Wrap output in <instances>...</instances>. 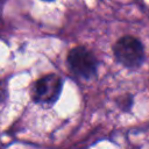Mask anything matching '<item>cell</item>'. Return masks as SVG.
Segmentation results:
<instances>
[{"instance_id":"obj_1","label":"cell","mask_w":149,"mask_h":149,"mask_svg":"<svg viewBox=\"0 0 149 149\" xmlns=\"http://www.w3.org/2000/svg\"><path fill=\"white\" fill-rule=\"evenodd\" d=\"M113 52L115 59L128 69H136L144 61V48L142 43L130 35L120 37L113 47Z\"/></svg>"},{"instance_id":"obj_2","label":"cell","mask_w":149,"mask_h":149,"mask_svg":"<svg viewBox=\"0 0 149 149\" xmlns=\"http://www.w3.org/2000/svg\"><path fill=\"white\" fill-rule=\"evenodd\" d=\"M63 79L55 73L45 74L38 78L31 86L30 94L34 102L48 107L54 105L61 95Z\"/></svg>"},{"instance_id":"obj_3","label":"cell","mask_w":149,"mask_h":149,"mask_svg":"<svg viewBox=\"0 0 149 149\" xmlns=\"http://www.w3.org/2000/svg\"><path fill=\"white\" fill-rule=\"evenodd\" d=\"M71 72L83 79H91L97 74L98 59L94 54L83 45L72 48L66 56Z\"/></svg>"},{"instance_id":"obj_4","label":"cell","mask_w":149,"mask_h":149,"mask_svg":"<svg viewBox=\"0 0 149 149\" xmlns=\"http://www.w3.org/2000/svg\"><path fill=\"white\" fill-rule=\"evenodd\" d=\"M118 104H119V106H120L121 109H123V111H128V109L132 107V105H133V97L129 95V94L123 95L122 99L119 100Z\"/></svg>"},{"instance_id":"obj_5","label":"cell","mask_w":149,"mask_h":149,"mask_svg":"<svg viewBox=\"0 0 149 149\" xmlns=\"http://www.w3.org/2000/svg\"><path fill=\"white\" fill-rule=\"evenodd\" d=\"M8 95V88H7V81L5 79H0V104L5 102Z\"/></svg>"},{"instance_id":"obj_6","label":"cell","mask_w":149,"mask_h":149,"mask_svg":"<svg viewBox=\"0 0 149 149\" xmlns=\"http://www.w3.org/2000/svg\"><path fill=\"white\" fill-rule=\"evenodd\" d=\"M43 1H54V0H43Z\"/></svg>"},{"instance_id":"obj_7","label":"cell","mask_w":149,"mask_h":149,"mask_svg":"<svg viewBox=\"0 0 149 149\" xmlns=\"http://www.w3.org/2000/svg\"><path fill=\"white\" fill-rule=\"evenodd\" d=\"M0 149H1V146H0Z\"/></svg>"}]
</instances>
